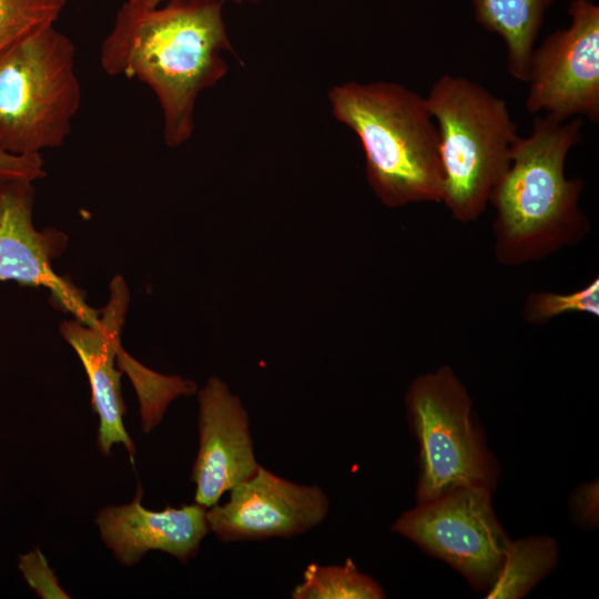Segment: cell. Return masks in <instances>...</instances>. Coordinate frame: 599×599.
Listing matches in <instances>:
<instances>
[{
    "label": "cell",
    "mask_w": 599,
    "mask_h": 599,
    "mask_svg": "<svg viewBox=\"0 0 599 599\" xmlns=\"http://www.w3.org/2000/svg\"><path fill=\"white\" fill-rule=\"evenodd\" d=\"M583 119L537 116L518 138L510 164L493 190L494 255L507 267L541 261L581 242L590 224L579 206L585 182L568 179L565 162L579 143Z\"/></svg>",
    "instance_id": "7a4b0ae2"
},
{
    "label": "cell",
    "mask_w": 599,
    "mask_h": 599,
    "mask_svg": "<svg viewBox=\"0 0 599 599\" xmlns=\"http://www.w3.org/2000/svg\"><path fill=\"white\" fill-rule=\"evenodd\" d=\"M571 23L544 39L529 61L528 112L545 111L564 121L571 116L599 120V7L572 0Z\"/></svg>",
    "instance_id": "ba28073f"
},
{
    "label": "cell",
    "mask_w": 599,
    "mask_h": 599,
    "mask_svg": "<svg viewBox=\"0 0 599 599\" xmlns=\"http://www.w3.org/2000/svg\"><path fill=\"white\" fill-rule=\"evenodd\" d=\"M552 1L473 0L477 22L504 40L507 69L517 80L527 81L535 42Z\"/></svg>",
    "instance_id": "5bb4252c"
},
{
    "label": "cell",
    "mask_w": 599,
    "mask_h": 599,
    "mask_svg": "<svg viewBox=\"0 0 599 599\" xmlns=\"http://www.w3.org/2000/svg\"><path fill=\"white\" fill-rule=\"evenodd\" d=\"M486 486H463L403 512L392 531L461 573L476 589L498 577L510 539L496 518Z\"/></svg>",
    "instance_id": "52a82bcc"
},
{
    "label": "cell",
    "mask_w": 599,
    "mask_h": 599,
    "mask_svg": "<svg viewBox=\"0 0 599 599\" xmlns=\"http://www.w3.org/2000/svg\"><path fill=\"white\" fill-rule=\"evenodd\" d=\"M65 0H0V57L51 27Z\"/></svg>",
    "instance_id": "e0dca14e"
},
{
    "label": "cell",
    "mask_w": 599,
    "mask_h": 599,
    "mask_svg": "<svg viewBox=\"0 0 599 599\" xmlns=\"http://www.w3.org/2000/svg\"><path fill=\"white\" fill-rule=\"evenodd\" d=\"M328 100L358 136L368 184L384 205L440 202L438 132L425 98L393 82H346Z\"/></svg>",
    "instance_id": "3957f363"
},
{
    "label": "cell",
    "mask_w": 599,
    "mask_h": 599,
    "mask_svg": "<svg viewBox=\"0 0 599 599\" xmlns=\"http://www.w3.org/2000/svg\"><path fill=\"white\" fill-rule=\"evenodd\" d=\"M425 99L438 132L440 202L454 220L474 222L510 164L517 126L505 100L464 77L441 75Z\"/></svg>",
    "instance_id": "277c9868"
},
{
    "label": "cell",
    "mask_w": 599,
    "mask_h": 599,
    "mask_svg": "<svg viewBox=\"0 0 599 599\" xmlns=\"http://www.w3.org/2000/svg\"><path fill=\"white\" fill-rule=\"evenodd\" d=\"M293 599H383L385 592L372 577L361 572L352 559L342 566L309 564L303 581L291 592Z\"/></svg>",
    "instance_id": "2e32d148"
},
{
    "label": "cell",
    "mask_w": 599,
    "mask_h": 599,
    "mask_svg": "<svg viewBox=\"0 0 599 599\" xmlns=\"http://www.w3.org/2000/svg\"><path fill=\"white\" fill-rule=\"evenodd\" d=\"M568 313H583L599 316V278L569 293L532 291L521 307V317L534 325H544Z\"/></svg>",
    "instance_id": "ac0fdd59"
},
{
    "label": "cell",
    "mask_w": 599,
    "mask_h": 599,
    "mask_svg": "<svg viewBox=\"0 0 599 599\" xmlns=\"http://www.w3.org/2000/svg\"><path fill=\"white\" fill-rule=\"evenodd\" d=\"M33 200L31 182L0 187V282L45 287L60 308L94 325L100 309L90 307L83 292L52 268V260L65 250L68 236L53 227L35 229Z\"/></svg>",
    "instance_id": "30bf717a"
},
{
    "label": "cell",
    "mask_w": 599,
    "mask_h": 599,
    "mask_svg": "<svg viewBox=\"0 0 599 599\" xmlns=\"http://www.w3.org/2000/svg\"><path fill=\"white\" fill-rule=\"evenodd\" d=\"M558 545L548 536L510 540L502 568L487 599L525 597L558 562Z\"/></svg>",
    "instance_id": "9a60e30c"
},
{
    "label": "cell",
    "mask_w": 599,
    "mask_h": 599,
    "mask_svg": "<svg viewBox=\"0 0 599 599\" xmlns=\"http://www.w3.org/2000/svg\"><path fill=\"white\" fill-rule=\"evenodd\" d=\"M19 569L21 570L28 585L43 599L49 598H70L68 593L59 586L58 578L50 569L43 554L35 549L21 555L19 559Z\"/></svg>",
    "instance_id": "d6986e66"
},
{
    "label": "cell",
    "mask_w": 599,
    "mask_h": 599,
    "mask_svg": "<svg viewBox=\"0 0 599 599\" xmlns=\"http://www.w3.org/2000/svg\"><path fill=\"white\" fill-rule=\"evenodd\" d=\"M130 293L122 276L110 283V298L100 309L94 325L78 319L60 324L63 338L80 357L91 386L92 409L99 416L98 446L108 456L114 444H122L131 457L135 446L124 428L125 406L121 394V370L115 358L121 347L120 334L128 311Z\"/></svg>",
    "instance_id": "7c38bea8"
},
{
    "label": "cell",
    "mask_w": 599,
    "mask_h": 599,
    "mask_svg": "<svg viewBox=\"0 0 599 599\" xmlns=\"http://www.w3.org/2000/svg\"><path fill=\"white\" fill-rule=\"evenodd\" d=\"M164 0H128L120 10L130 13H139L159 7ZM235 1H253V0H235Z\"/></svg>",
    "instance_id": "7402d4cb"
},
{
    "label": "cell",
    "mask_w": 599,
    "mask_h": 599,
    "mask_svg": "<svg viewBox=\"0 0 599 599\" xmlns=\"http://www.w3.org/2000/svg\"><path fill=\"white\" fill-rule=\"evenodd\" d=\"M227 51L220 0H171L139 13L120 10L100 61L108 74L135 78L152 89L163 112L164 141L174 148L193 133L201 91L226 73Z\"/></svg>",
    "instance_id": "6da1fadb"
},
{
    "label": "cell",
    "mask_w": 599,
    "mask_h": 599,
    "mask_svg": "<svg viewBox=\"0 0 599 599\" xmlns=\"http://www.w3.org/2000/svg\"><path fill=\"white\" fill-rule=\"evenodd\" d=\"M45 176L41 154L19 155L0 150V187L14 182H31Z\"/></svg>",
    "instance_id": "ffe728a7"
},
{
    "label": "cell",
    "mask_w": 599,
    "mask_h": 599,
    "mask_svg": "<svg viewBox=\"0 0 599 599\" xmlns=\"http://www.w3.org/2000/svg\"><path fill=\"white\" fill-rule=\"evenodd\" d=\"M74 55L51 27L0 57V150L31 155L64 143L81 104Z\"/></svg>",
    "instance_id": "5b68a950"
},
{
    "label": "cell",
    "mask_w": 599,
    "mask_h": 599,
    "mask_svg": "<svg viewBox=\"0 0 599 599\" xmlns=\"http://www.w3.org/2000/svg\"><path fill=\"white\" fill-rule=\"evenodd\" d=\"M142 495L138 484L130 504L106 506L98 512L95 522L102 540L125 566L138 564L151 550L167 552L186 564L210 532L207 508L194 502L153 511L142 506Z\"/></svg>",
    "instance_id": "4fadbf2b"
},
{
    "label": "cell",
    "mask_w": 599,
    "mask_h": 599,
    "mask_svg": "<svg viewBox=\"0 0 599 599\" xmlns=\"http://www.w3.org/2000/svg\"><path fill=\"white\" fill-rule=\"evenodd\" d=\"M199 450L192 467L194 501L205 508L250 479L260 464L254 454L250 417L238 396L212 376L199 392Z\"/></svg>",
    "instance_id": "8fae6325"
},
{
    "label": "cell",
    "mask_w": 599,
    "mask_h": 599,
    "mask_svg": "<svg viewBox=\"0 0 599 599\" xmlns=\"http://www.w3.org/2000/svg\"><path fill=\"white\" fill-rule=\"evenodd\" d=\"M329 500L316 485L280 477L260 465L250 479L230 490L223 505L206 510L210 532L223 542L291 538L327 517Z\"/></svg>",
    "instance_id": "9c48e42d"
},
{
    "label": "cell",
    "mask_w": 599,
    "mask_h": 599,
    "mask_svg": "<svg viewBox=\"0 0 599 599\" xmlns=\"http://www.w3.org/2000/svg\"><path fill=\"white\" fill-rule=\"evenodd\" d=\"M405 407L419 445L417 504L463 486L495 488L497 464L473 417V400L451 367L416 377Z\"/></svg>",
    "instance_id": "8992f818"
},
{
    "label": "cell",
    "mask_w": 599,
    "mask_h": 599,
    "mask_svg": "<svg viewBox=\"0 0 599 599\" xmlns=\"http://www.w3.org/2000/svg\"><path fill=\"white\" fill-rule=\"evenodd\" d=\"M571 509L577 522L587 528L598 524V481L582 484L571 496Z\"/></svg>",
    "instance_id": "44dd1931"
}]
</instances>
